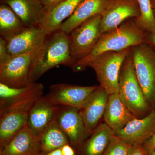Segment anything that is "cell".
Wrapping results in <instances>:
<instances>
[{
  "label": "cell",
  "instance_id": "6da1fadb",
  "mask_svg": "<svg viewBox=\"0 0 155 155\" xmlns=\"http://www.w3.org/2000/svg\"><path fill=\"white\" fill-rule=\"evenodd\" d=\"M59 65H72L69 36L60 29L47 35L39 46L31 69L30 83Z\"/></svg>",
  "mask_w": 155,
  "mask_h": 155
},
{
  "label": "cell",
  "instance_id": "7a4b0ae2",
  "mask_svg": "<svg viewBox=\"0 0 155 155\" xmlns=\"http://www.w3.org/2000/svg\"><path fill=\"white\" fill-rule=\"evenodd\" d=\"M146 37L137 24L128 22L103 33L90 53L78 61L71 69L74 72L83 71L87 64L98 56L109 51H119L146 43Z\"/></svg>",
  "mask_w": 155,
  "mask_h": 155
},
{
  "label": "cell",
  "instance_id": "3957f363",
  "mask_svg": "<svg viewBox=\"0 0 155 155\" xmlns=\"http://www.w3.org/2000/svg\"><path fill=\"white\" fill-rule=\"evenodd\" d=\"M130 55V53L120 71L118 94L122 102L136 118H143L153 110L139 83Z\"/></svg>",
  "mask_w": 155,
  "mask_h": 155
},
{
  "label": "cell",
  "instance_id": "277c9868",
  "mask_svg": "<svg viewBox=\"0 0 155 155\" xmlns=\"http://www.w3.org/2000/svg\"><path fill=\"white\" fill-rule=\"evenodd\" d=\"M130 56L145 97L155 110V50L147 42L132 47Z\"/></svg>",
  "mask_w": 155,
  "mask_h": 155
},
{
  "label": "cell",
  "instance_id": "5b68a950",
  "mask_svg": "<svg viewBox=\"0 0 155 155\" xmlns=\"http://www.w3.org/2000/svg\"><path fill=\"white\" fill-rule=\"evenodd\" d=\"M130 53V48L103 53L87 65L94 70L100 85L109 94L118 93L120 71Z\"/></svg>",
  "mask_w": 155,
  "mask_h": 155
},
{
  "label": "cell",
  "instance_id": "8992f818",
  "mask_svg": "<svg viewBox=\"0 0 155 155\" xmlns=\"http://www.w3.org/2000/svg\"><path fill=\"white\" fill-rule=\"evenodd\" d=\"M101 17V14L94 16L68 35L72 61V67L78 61L88 55L97 44L102 35Z\"/></svg>",
  "mask_w": 155,
  "mask_h": 155
},
{
  "label": "cell",
  "instance_id": "52a82bcc",
  "mask_svg": "<svg viewBox=\"0 0 155 155\" xmlns=\"http://www.w3.org/2000/svg\"><path fill=\"white\" fill-rule=\"evenodd\" d=\"M42 83H31L21 87H13L0 82V114L12 110L29 111L36 100L42 96Z\"/></svg>",
  "mask_w": 155,
  "mask_h": 155
},
{
  "label": "cell",
  "instance_id": "ba28073f",
  "mask_svg": "<svg viewBox=\"0 0 155 155\" xmlns=\"http://www.w3.org/2000/svg\"><path fill=\"white\" fill-rule=\"evenodd\" d=\"M38 47L29 52L11 56L0 64V82L13 87L30 84L31 69Z\"/></svg>",
  "mask_w": 155,
  "mask_h": 155
},
{
  "label": "cell",
  "instance_id": "9c48e42d",
  "mask_svg": "<svg viewBox=\"0 0 155 155\" xmlns=\"http://www.w3.org/2000/svg\"><path fill=\"white\" fill-rule=\"evenodd\" d=\"M97 87L58 84L50 86L48 93L45 96L54 104L73 107L79 110Z\"/></svg>",
  "mask_w": 155,
  "mask_h": 155
},
{
  "label": "cell",
  "instance_id": "30bf717a",
  "mask_svg": "<svg viewBox=\"0 0 155 155\" xmlns=\"http://www.w3.org/2000/svg\"><path fill=\"white\" fill-rule=\"evenodd\" d=\"M56 121L67 136L70 144L75 149L91 134L87 130L79 110L77 108L60 106Z\"/></svg>",
  "mask_w": 155,
  "mask_h": 155
},
{
  "label": "cell",
  "instance_id": "8fae6325",
  "mask_svg": "<svg viewBox=\"0 0 155 155\" xmlns=\"http://www.w3.org/2000/svg\"><path fill=\"white\" fill-rule=\"evenodd\" d=\"M60 109V106L54 104L42 96L36 100L28 112L27 127L39 137L56 120Z\"/></svg>",
  "mask_w": 155,
  "mask_h": 155
},
{
  "label": "cell",
  "instance_id": "7c38bea8",
  "mask_svg": "<svg viewBox=\"0 0 155 155\" xmlns=\"http://www.w3.org/2000/svg\"><path fill=\"white\" fill-rule=\"evenodd\" d=\"M155 132V110H153L145 117L131 120L115 135L134 146L142 145Z\"/></svg>",
  "mask_w": 155,
  "mask_h": 155
},
{
  "label": "cell",
  "instance_id": "4fadbf2b",
  "mask_svg": "<svg viewBox=\"0 0 155 155\" xmlns=\"http://www.w3.org/2000/svg\"><path fill=\"white\" fill-rule=\"evenodd\" d=\"M109 95L104 89L99 85L79 110L87 130L91 134L104 118Z\"/></svg>",
  "mask_w": 155,
  "mask_h": 155
},
{
  "label": "cell",
  "instance_id": "5bb4252c",
  "mask_svg": "<svg viewBox=\"0 0 155 155\" xmlns=\"http://www.w3.org/2000/svg\"><path fill=\"white\" fill-rule=\"evenodd\" d=\"M140 12L131 1L117 0L108 2L104 11L101 14V29L102 34L113 30L122 25L128 18L139 17Z\"/></svg>",
  "mask_w": 155,
  "mask_h": 155
},
{
  "label": "cell",
  "instance_id": "9a60e30c",
  "mask_svg": "<svg viewBox=\"0 0 155 155\" xmlns=\"http://www.w3.org/2000/svg\"><path fill=\"white\" fill-rule=\"evenodd\" d=\"M108 3L107 0H84L72 15L62 23L60 30L69 35L86 20L102 14Z\"/></svg>",
  "mask_w": 155,
  "mask_h": 155
},
{
  "label": "cell",
  "instance_id": "2e32d148",
  "mask_svg": "<svg viewBox=\"0 0 155 155\" xmlns=\"http://www.w3.org/2000/svg\"><path fill=\"white\" fill-rule=\"evenodd\" d=\"M21 19L26 28L39 26L46 13L41 0H2Z\"/></svg>",
  "mask_w": 155,
  "mask_h": 155
},
{
  "label": "cell",
  "instance_id": "e0dca14e",
  "mask_svg": "<svg viewBox=\"0 0 155 155\" xmlns=\"http://www.w3.org/2000/svg\"><path fill=\"white\" fill-rule=\"evenodd\" d=\"M0 155H41L39 137L26 125L0 149Z\"/></svg>",
  "mask_w": 155,
  "mask_h": 155
},
{
  "label": "cell",
  "instance_id": "ac0fdd59",
  "mask_svg": "<svg viewBox=\"0 0 155 155\" xmlns=\"http://www.w3.org/2000/svg\"><path fill=\"white\" fill-rule=\"evenodd\" d=\"M134 118L135 116L123 104L118 93L110 94L103 119L115 135Z\"/></svg>",
  "mask_w": 155,
  "mask_h": 155
},
{
  "label": "cell",
  "instance_id": "d6986e66",
  "mask_svg": "<svg viewBox=\"0 0 155 155\" xmlns=\"http://www.w3.org/2000/svg\"><path fill=\"white\" fill-rule=\"evenodd\" d=\"M46 36L39 26L27 28L7 41L8 52L14 56L33 51L39 46Z\"/></svg>",
  "mask_w": 155,
  "mask_h": 155
},
{
  "label": "cell",
  "instance_id": "ffe728a7",
  "mask_svg": "<svg viewBox=\"0 0 155 155\" xmlns=\"http://www.w3.org/2000/svg\"><path fill=\"white\" fill-rule=\"evenodd\" d=\"M28 112L12 110L0 114V149L27 125Z\"/></svg>",
  "mask_w": 155,
  "mask_h": 155
},
{
  "label": "cell",
  "instance_id": "44dd1931",
  "mask_svg": "<svg viewBox=\"0 0 155 155\" xmlns=\"http://www.w3.org/2000/svg\"><path fill=\"white\" fill-rule=\"evenodd\" d=\"M114 136L109 126L101 123L76 148L77 155H102Z\"/></svg>",
  "mask_w": 155,
  "mask_h": 155
},
{
  "label": "cell",
  "instance_id": "7402d4cb",
  "mask_svg": "<svg viewBox=\"0 0 155 155\" xmlns=\"http://www.w3.org/2000/svg\"><path fill=\"white\" fill-rule=\"evenodd\" d=\"M84 0H65L46 14L39 25L45 35L59 30L62 23L70 17Z\"/></svg>",
  "mask_w": 155,
  "mask_h": 155
},
{
  "label": "cell",
  "instance_id": "603a6c76",
  "mask_svg": "<svg viewBox=\"0 0 155 155\" xmlns=\"http://www.w3.org/2000/svg\"><path fill=\"white\" fill-rule=\"evenodd\" d=\"M27 28L13 10L6 4L0 6L1 37L6 41L22 32Z\"/></svg>",
  "mask_w": 155,
  "mask_h": 155
},
{
  "label": "cell",
  "instance_id": "cb8c5ba5",
  "mask_svg": "<svg viewBox=\"0 0 155 155\" xmlns=\"http://www.w3.org/2000/svg\"><path fill=\"white\" fill-rule=\"evenodd\" d=\"M41 155L70 144L67 136L55 120L39 137Z\"/></svg>",
  "mask_w": 155,
  "mask_h": 155
},
{
  "label": "cell",
  "instance_id": "d4e9b609",
  "mask_svg": "<svg viewBox=\"0 0 155 155\" xmlns=\"http://www.w3.org/2000/svg\"><path fill=\"white\" fill-rule=\"evenodd\" d=\"M140 15L137 25L143 30L150 33L155 32V18L151 0H137Z\"/></svg>",
  "mask_w": 155,
  "mask_h": 155
},
{
  "label": "cell",
  "instance_id": "484cf974",
  "mask_svg": "<svg viewBox=\"0 0 155 155\" xmlns=\"http://www.w3.org/2000/svg\"><path fill=\"white\" fill-rule=\"evenodd\" d=\"M130 147L115 135L102 155H128Z\"/></svg>",
  "mask_w": 155,
  "mask_h": 155
},
{
  "label": "cell",
  "instance_id": "4316f807",
  "mask_svg": "<svg viewBox=\"0 0 155 155\" xmlns=\"http://www.w3.org/2000/svg\"><path fill=\"white\" fill-rule=\"evenodd\" d=\"M11 57L8 52L7 41L2 38H0V64L5 62Z\"/></svg>",
  "mask_w": 155,
  "mask_h": 155
},
{
  "label": "cell",
  "instance_id": "83f0119b",
  "mask_svg": "<svg viewBox=\"0 0 155 155\" xmlns=\"http://www.w3.org/2000/svg\"><path fill=\"white\" fill-rule=\"evenodd\" d=\"M65 0H41L46 14Z\"/></svg>",
  "mask_w": 155,
  "mask_h": 155
},
{
  "label": "cell",
  "instance_id": "f1b7e54d",
  "mask_svg": "<svg viewBox=\"0 0 155 155\" xmlns=\"http://www.w3.org/2000/svg\"><path fill=\"white\" fill-rule=\"evenodd\" d=\"M142 146L148 154L155 150V132Z\"/></svg>",
  "mask_w": 155,
  "mask_h": 155
},
{
  "label": "cell",
  "instance_id": "f546056e",
  "mask_svg": "<svg viewBox=\"0 0 155 155\" xmlns=\"http://www.w3.org/2000/svg\"><path fill=\"white\" fill-rule=\"evenodd\" d=\"M128 155H148L142 145L131 146Z\"/></svg>",
  "mask_w": 155,
  "mask_h": 155
},
{
  "label": "cell",
  "instance_id": "4dcf8cb0",
  "mask_svg": "<svg viewBox=\"0 0 155 155\" xmlns=\"http://www.w3.org/2000/svg\"><path fill=\"white\" fill-rule=\"evenodd\" d=\"M61 149L63 155H77L76 149L69 143L62 147Z\"/></svg>",
  "mask_w": 155,
  "mask_h": 155
},
{
  "label": "cell",
  "instance_id": "1f68e13d",
  "mask_svg": "<svg viewBox=\"0 0 155 155\" xmlns=\"http://www.w3.org/2000/svg\"><path fill=\"white\" fill-rule=\"evenodd\" d=\"M44 155H63V154H62L61 148H60L52 151Z\"/></svg>",
  "mask_w": 155,
  "mask_h": 155
},
{
  "label": "cell",
  "instance_id": "d6a6232c",
  "mask_svg": "<svg viewBox=\"0 0 155 155\" xmlns=\"http://www.w3.org/2000/svg\"><path fill=\"white\" fill-rule=\"evenodd\" d=\"M149 41L155 48V32L150 33Z\"/></svg>",
  "mask_w": 155,
  "mask_h": 155
},
{
  "label": "cell",
  "instance_id": "836d02e7",
  "mask_svg": "<svg viewBox=\"0 0 155 155\" xmlns=\"http://www.w3.org/2000/svg\"><path fill=\"white\" fill-rule=\"evenodd\" d=\"M148 155H155V150L148 154Z\"/></svg>",
  "mask_w": 155,
  "mask_h": 155
},
{
  "label": "cell",
  "instance_id": "e575fe53",
  "mask_svg": "<svg viewBox=\"0 0 155 155\" xmlns=\"http://www.w3.org/2000/svg\"><path fill=\"white\" fill-rule=\"evenodd\" d=\"M151 3L152 4V5L153 4H155V0H151Z\"/></svg>",
  "mask_w": 155,
  "mask_h": 155
},
{
  "label": "cell",
  "instance_id": "d590c367",
  "mask_svg": "<svg viewBox=\"0 0 155 155\" xmlns=\"http://www.w3.org/2000/svg\"><path fill=\"white\" fill-rule=\"evenodd\" d=\"M154 15V17L155 18V8L154 10V11H153Z\"/></svg>",
  "mask_w": 155,
  "mask_h": 155
}]
</instances>
